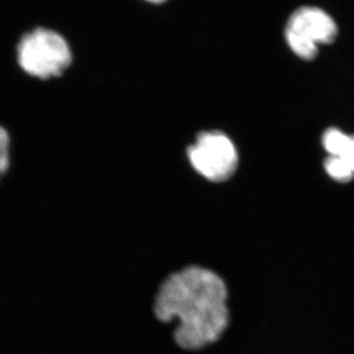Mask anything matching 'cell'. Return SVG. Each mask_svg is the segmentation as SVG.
Segmentation results:
<instances>
[{
  "label": "cell",
  "instance_id": "cell-1",
  "mask_svg": "<svg viewBox=\"0 0 354 354\" xmlns=\"http://www.w3.org/2000/svg\"><path fill=\"white\" fill-rule=\"evenodd\" d=\"M227 288L220 276L201 267H187L169 276L158 292L156 317L177 320L174 337L185 350H201L221 337L229 324Z\"/></svg>",
  "mask_w": 354,
  "mask_h": 354
},
{
  "label": "cell",
  "instance_id": "cell-2",
  "mask_svg": "<svg viewBox=\"0 0 354 354\" xmlns=\"http://www.w3.org/2000/svg\"><path fill=\"white\" fill-rule=\"evenodd\" d=\"M72 60V51L65 38L46 28H37L24 35L17 46V62L21 68L37 79L62 75Z\"/></svg>",
  "mask_w": 354,
  "mask_h": 354
},
{
  "label": "cell",
  "instance_id": "cell-3",
  "mask_svg": "<svg viewBox=\"0 0 354 354\" xmlns=\"http://www.w3.org/2000/svg\"><path fill=\"white\" fill-rule=\"evenodd\" d=\"M334 19L317 7L304 6L293 12L286 28V39L295 55L314 59L320 44H330L337 36Z\"/></svg>",
  "mask_w": 354,
  "mask_h": 354
},
{
  "label": "cell",
  "instance_id": "cell-4",
  "mask_svg": "<svg viewBox=\"0 0 354 354\" xmlns=\"http://www.w3.org/2000/svg\"><path fill=\"white\" fill-rule=\"evenodd\" d=\"M187 157L201 176L213 182L230 178L239 165L235 145L218 131L201 133L197 142L187 149Z\"/></svg>",
  "mask_w": 354,
  "mask_h": 354
},
{
  "label": "cell",
  "instance_id": "cell-5",
  "mask_svg": "<svg viewBox=\"0 0 354 354\" xmlns=\"http://www.w3.org/2000/svg\"><path fill=\"white\" fill-rule=\"evenodd\" d=\"M324 168H326V171L331 178H334L338 182H343V183L351 180L354 176L351 168L348 167V165L345 164L341 158L329 156L324 161Z\"/></svg>",
  "mask_w": 354,
  "mask_h": 354
},
{
  "label": "cell",
  "instance_id": "cell-6",
  "mask_svg": "<svg viewBox=\"0 0 354 354\" xmlns=\"http://www.w3.org/2000/svg\"><path fill=\"white\" fill-rule=\"evenodd\" d=\"M10 166V137L3 126H0V180Z\"/></svg>",
  "mask_w": 354,
  "mask_h": 354
},
{
  "label": "cell",
  "instance_id": "cell-7",
  "mask_svg": "<svg viewBox=\"0 0 354 354\" xmlns=\"http://www.w3.org/2000/svg\"><path fill=\"white\" fill-rule=\"evenodd\" d=\"M337 158H341L342 160L344 161L345 164L348 165L354 173V135L353 136L348 135V140Z\"/></svg>",
  "mask_w": 354,
  "mask_h": 354
},
{
  "label": "cell",
  "instance_id": "cell-8",
  "mask_svg": "<svg viewBox=\"0 0 354 354\" xmlns=\"http://www.w3.org/2000/svg\"><path fill=\"white\" fill-rule=\"evenodd\" d=\"M147 1H150V3H162V1H165V0H147Z\"/></svg>",
  "mask_w": 354,
  "mask_h": 354
}]
</instances>
